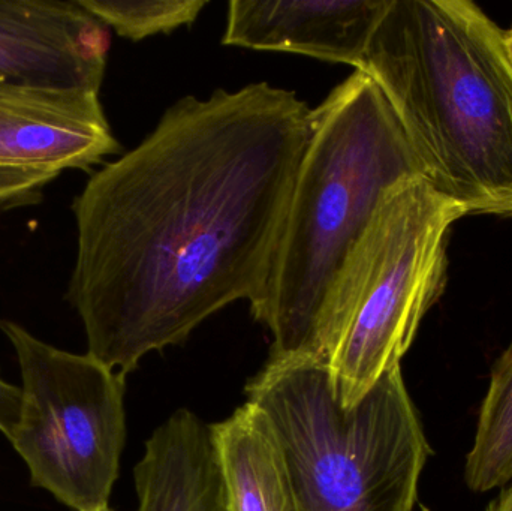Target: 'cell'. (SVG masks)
Returning <instances> with one entry per match:
<instances>
[{
  "label": "cell",
  "instance_id": "11",
  "mask_svg": "<svg viewBox=\"0 0 512 511\" xmlns=\"http://www.w3.org/2000/svg\"><path fill=\"white\" fill-rule=\"evenodd\" d=\"M228 511H303L267 416L245 402L212 425Z\"/></svg>",
  "mask_w": 512,
  "mask_h": 511
},
{
  "label": "cell",
  "instance_id": "14",
  "mask_svg": "<svg viewBox=\"0 0 512 511\" xmlns=\"http://www.w3.org/2000/svg\"><path fill=\"white\" fill-rule=\"evenodd\" d=\"M21 390L20 387L8 383L0 371V434L11 437L20 419Z\"/></svg>",
  "mask_w": 512,
  "mask_h": 511
},
{
  "label": "cell",
  "instance_id": "12",
  "mask_svg": "<svg viewBox=\"0 0 512 511\" xmlns=\"http://www.w3.org/2000/svg\"><path fill=\"white\" fill-rule=\"evenodd\" d=\"M466 485L478 494L512 482V347L496 362L466 458Z\"/></svg>",
  "mask_w": 512,
  "mask_h": 511
},
{
  "label": "cell",
  "instance_id": "1",
  "mask_svg": "<svg viewBox=\"0 0 512 511\" xmlns=\"http://www.w3.org/2000/svg\"><path fill=\"white\" fill-rule=\"evenodd\" d=\"M307 102L261 81L171 105L72 204L68 300L87 353L128 375L231 303L258 305L310 135Z\"/></svg>",
  "mask_w": 512,
  "mask_h": 511
},
{
  "label": "cell",
  "instance_id": "15",
  "mask_svg": "<svg viewBox=\"0 0 512 511\" xmlns=\"http://www.w3.org/2000/svg\"><path fill=\"white\" fill-rule=\"evenodd\" d=\"M36 90L41 89H26V87H12L0 86V114L5 111L12 110V108L20 105L21 102L26 101L29 96H32Z\"/></svg>",
  "mask_w": 512,
  "mask_h": 511
},
{
  "label": "cell",
  "instance_id": "8",
  "mask_svg": "<svg viewBox=\"0 0 512 511\" xmlns=\"http://www.w3.org/2000/svg\"><path fill=\"white\" fill-rule=\"evenodd\" d=\"M110 42L78 0H0V86L99 93Z\"/></svg>",
  "mask_w": 512,
  "mask_h": 511
},
{
  "label": "cell",
  "instance_id": "10",
  "mask_svg": "<svg viewBox=\"0 0 512 511\" xmlns=\"http://www.w3.org/2000/svg\"><path fill=\"white\" fill-rule=\"evenodd\" d=\"M134 482L137 511H228L212 425L186 408L150 435Z\"/></svg>",
  "mask_w": 512,
  "mask_h": 511
},
{
  "label": "cell",
  "instance_id": "3",
  "mask_svg": "<svg viewBox=\"0 0 512 511\" xmlns=\"http://www.w3.org/2000/svg\"><path fill=\"white\" fill-rule=\"evenodd\" d=\"M412 176L423 170L396 114L355 69L312 110L267 285L251 308L271 335L267 363L316 362V327L334 278L387 189Z\"/></svg>",
  "mask_w": 512,
  "mask_h": 511
},
{
  "label": "cell",
  "instance_id": "16",
  "mask_svg": "<svg viewBox=\"0 0 512 511\" xmlns=\"http://www.w3.org/2000/svg\"><path fill=\"white\" fill-rule=\"evenodd\" d=\"M487 511H512V482L502 489L498 498L487 507Z\"/></svg>",
  "mask_w": 512,
  "mask_h": 511
},
{
  "label": "cell",
  "instance_id": "17",
  "mask_svg": "<svg viewBox=\"0 0 512 511\" xmlns=\"http://www.w3.org/2000/svg\"><path fill=\"white\" fill-rule=\"evenodd\" d=\"M505 50H507L508 59L512 66V26L511 29L505 30L504 33Z\"/></svg>",
  "mask_w": 512,
  "mask_h": 511
},
{
  "label": "cell",
  "instance_id": "4",
  "mask_svg": "<svg viewBox=\"0 0 512 511\" xmlns=\"http://www.w3.org/2000/svg\"><path fill=\"white\" fill-rule=\"evenodd\" d=\"M245 393L273 428L303 511L414 510L430 446L402 368L352 408L316 362L265 363Z\"/></svg>",
  "mask_w": 512,
  "mask_h": 511
},
{
  "label": "cell",
  "instance_id": "13",
  "mask_svg": "<svg viewBox=\"0 0 512 511\" xmlns=\"http://www.w3.org/2000/svg\"><path fill=\"white\" fill-rule=\"evenodd\" d=\"M93 17L122 38L143 41L191 26L207 0H78Z\"/></svg>",
  "mask_w": 512,
  "mask_h": 511
},
{
  "label": "cell",
  "instance_id": "6",
  "mask_svg": "<svg viewBox=\"0 0 512 511\" xmlns=\"http://www.w3.org/2000/svg\"><path fill=\"white\" fill-rule=\"evenodd\" d=\"M0 329L21 375L20 419L8 441L30 483L68 509H108L126 443V375L14 321H0Z\"/></svg>",
  "mask_w": 512,
  "mask_h": 511
},
{
  "label": "cell",
  "instance_id": "9",
  "mask_svg": "<svg viewBox=\"0 0 512 511\" xmlns=\"http://www.w3.org/2000/svg\"><path fill=\"white\" fill-rule=\"evenodd\" d=\"M390 0H231L222 44L361 69Z\"/></svg>",
  "mask_w": 512,
  "mask_h": 511
},
{
  "label": "cell",
  "instance_id": "2",
  "mask_svg": "<svg viewBox=\"0 0 512 511\" xmlns=\"http://www.w3.org/2000/svg\"><path fill=\"white\" fill-rule=\"evenodd\" d=\"M469 0H390L358 71L396 114L423 177L465 215L512 219V66Z\"/></svg>",
  "mask_w": 512,
  "mask_h": 511
},
{
  "label": "cell",
  "instance_id": "5",
  "mask_svg": "<svg viewBox=\"0 0 512 511\" xmlns=\"http://www.w3.org/2000/svg\"><path fill=\"white\" fill-rule=\"evenodd\" d=\"M423 176L387 189L337 273L316 327L315 359L352 408L400 368L447 278L448 234L465 218Z\"/></svg>",
  "mask_w": 512,
  "mask_h": 511
},
{
  "label": "cell",
  "instance_id": "18",
  "mask_svg": "<svg viewBox=\"0 0 512 511\" xmlns=\"http://www.w3.org/2000/svg\"><path fill=\"white\" fill-rule=\"evenodd\" d=\"M102 511H113L110 509V507H108V509H105V510H102Z\"/></svg>",
  "mask_w": 512,
  "mask_h": 511
},
{
  "label": "cell",
  "instance_id": "7",
  "mask_svg": "<svg viewBox=\"0 0 512 511\" xmlns=\"http://www.w3.org/2000/svg\"><path fill=\"white\" fill-rule=\"evenodd\" d=\"M99 93L36 90L0 114V207L24 204L66 170L120 153Z\"/></svg>",
  "mask_w": 512,
  "mask_h": 511
}]
</instances>
